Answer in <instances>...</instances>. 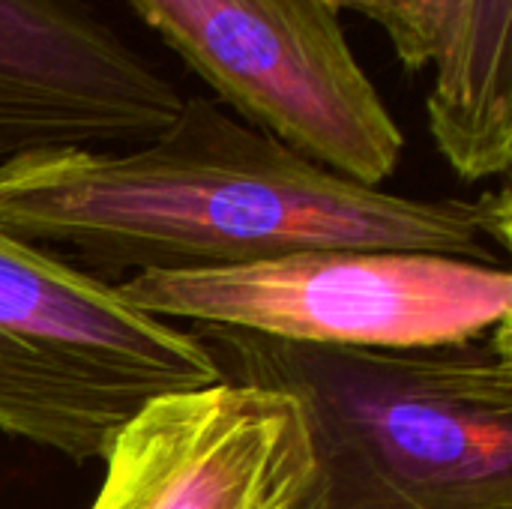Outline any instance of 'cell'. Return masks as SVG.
Returning <instances> with one entry per match:
<instances>
[{
    "mask_svg": "<svg viewBox=\"0 0 512 509\" xmlns=\"http://www.w3.org/2000/svg\"><path fill=\"white\" fill-rule=\"evenodd\" d=\"M510 186L396 195L342 177L216 99L183 96L150 141L63 147L0 165V228L99 270L186 273L306 249L432 252L507 267Z\"/></svg>",
    "mask_w": 512,
    "mask_h": 509,
    "instance_id": "cell-1",
    "label": "cell"
},
{
    "mask_svg": "<svg viewBox=\"0 0 512 509\" xmlns=\"http://www.w3.org/2000/svg\"><path fill=\"white\" fill-rule=\"evenodd\" d=\"M225 378L291 393L315 480L300 509H512V330L354 351L195 327Z\"/></svg>",
    "mask_w": 512,
    "mask_h": 509,
    "instance_id": "cell-2",
    "label": "cell"
},
{
    "mask_svg": "<svg viewBox=\"0 0 512 509\" xmlns=\"http://www.w3.org/2000/svg\"><path fill=\"white\" fill-rule=\"evenodd\" d=\"M225 381L195 330L0 228V432L72 465L102 459L153 396Z\"/></svg>",
    "mask_w": 512,
    "mask_h": 509,
    "instance_id": "cell-3",
    "label": "cell"
},
{
    "mask_svg": "<svg viewBox=\"0 0 512 509\" xmlns=\"http://www.w3.org/2000/svg\"><path fill=\"white\" fill-rule=\"evenodd\" d=\"M117 291L171 324L354 351L456 345L512 315L507 267L390 249H306L243 267L138 273Z\"/></svg>",
    "mask_w": 512,
    "mask_h": 509,
    "instance_id": "cell-4",
    "label": "cell"
},
{
    "mask_svg": "<svg viewBox=\"0 0 512 509\" xmlns=\"http://www.w3.org/2000/svg\"><path fill=\"white\" fill-rule=\"evenodd\" d=\"M243 123L366 186L390 180L405 132L327 0H126Z\"/></svg>",
    "mask_w": 512,
    "mask_h": 509,
    "instance_id": "cell-5",
    "label": "cell"
},
{
    "mask_svg": "<svg viewBox=\"0 0 512 509\" xmlns=\"http://www.w3.org/2000/svg\"><path fill=\"white\" fill-rule=\"evenodd\" d=\"M102 462L90 509H300L315 480L300 402L231 378L147 399Z\"/></svg>",
    "mask_w": 512,
    "mask_h": 509,
    "instance_id": "cell-6",
    "label": "cell"
},
{
    "mask_svg": "<svg viewBox=\"0 0 512 509\" xmlns=\"http://www.w3.org/2000/svg\"><path fill=\"white\" fill-rule=\"evenodd\" d=\"M183 93L93 0H0V165L39 150L135 147Z\"/></svg>",
    "mask_w": 512,
    "mask_h": 509,
    "instance_id": "cell-7",
    "label": "cell"
},
{
    "mask_svg": "<svg viewBox=\"0 0 512 509\" xmlns=\"http://www.w3.org/2000/svg\"><path fill=\"white\" fill-rule=\"evenodd\" d=\"M512 0H468L432 63L426 96L438 153L465 183L507 177L512 162Z\"/></svg>",
    "mask_w": 512,
    "mask_h": 509,
    "instance_id": "cell-8",
    "label": "cell"
},
{
    "mask_svg": "<svg viewBox=\"0 0 512 509\" xmlns=\"http://www.w3.org/2000/svg\"><path fill=\"white\" fill-rule=\"evenodd\" d=\"M339 15L369 18L390 39L408 72H426L450 42L468 0H327Z\"/></svg>",
    "mask_w": 512,
    "mask_h": 509,
    "instance_id": "cell-9",
    "label": "cell"
}]
</instances>
